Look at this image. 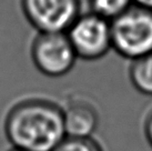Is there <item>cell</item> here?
Here are the masks:
<instances>
[{
  "instance_id": "9c48e42d",
  "label": "cell",
  "mask_w": 152,
  "mask_h": 151,
  "mask_svg": "<svg viewBox=\"0 0 152 151\" xmlns=\"http://www.w3.org/2000/svg\"><path fill=\"white\" fill-rule=\"evenodd\" d=\"M53 151H103V149L92 137L79 138L66 136Z\"/></svg>"
},
{
  "instance_id": "7c38bea8",
  "label": "cell",
  "mask_w": 152,
  "mask_h": 151,
  "mask_svg": "<svg viewBox=\"0 0 152 151\" xmlns=\"http://www.w3.org/2000/svg\"><path fill=\"white\" fill-rule=\"evenodd\" d=\"M8 151H28V150H25V149H20V148H16V147H12L10 150Z\"/></svg>"
},
{
  "instance_id": "ba28073f",
  "label": "cell",
  "mask_w": 152,
  "mask_h": 151,
  "mask_svg": "<svg viewBox=\"0 0 152 151\" xmlns=\"http://www.w3.org/2000/svg\"><path fill=\"white\" fill-rule=\"evenodd\" d=\"M89 2L91 12L109 21L124 12L133 4L132 0H89Z\"/></svg>"
},
{
  "instance_id": "7a4b0ae2",
  "label": "cell",
  "mask_w": 152,
  "mask_h": 151,
  "mask_svg": "<svg viewBox=\"0 0 152 151\" xmlns=\"http://www.w3.org/2000/svg\"><path fill=\"white\" fill-rule=\"evenodd\" d=\"M112 49L134 60L152 52V9L132 4L110 21Z\"/></svg>"
},
{
  "instance_id": "8fae6325",
  "label": "cell",
  "mask_w": 152,
  "mask_h": 151,
  "mask_svg": "<svg viewBox=\"0 0 152 151\" xmlns=\"http://www.w3.org/2000/svg\"><path fill=\"white\" fill-rule=\"evenodd\" d=\"M132 1H133V4H138V6L152 9V0H132Z\"/></svg>"
},
{
  "instance_id": "3957f363",
  "label": "cell",
  "mask_w": 152,
  "mask_h": 151,
  "mask_svg": "<svg viewBox=\"0 0 152 151\" xmlns=\"http://www.w3.org/2000/svg\"><path fill=\"white\" fill-rule=\"evenodd\" d=\"M78 58L94 61L112 49L110 21L93 12L80 13L66 31Z\"/></svg>"
},
{
  "instance_id": "277c9868",
  "label": "cell",
  "mask_w": 152,
  "mask_h": 151,
  "mask_svg": "<svg viewBox=\"0 0 152 151\" xmlns=\"http://www.w3.org/2000/svg\"><path fill=\"white\" fill-rule=\"evenodd\" d=\"M34 67L48 77H62L78 59L66 32H38L30 48Z\"/></svg>"
},
{
  "instance_id": "52a82bcc",
  "label": "cell",
  "mask_w": 152,
  "mask_h": 151,
  "mask_svg": "<svg viewBox=\"0 0 152 151\" xmlns=\"http://www.w3.org/2000/svg\"><path fill=\"white\" fill-rule=\"evenodd\" d=\"M129 77L139 92L152 96V52L131 60Z\"/></svg>"
},
{
  "instance_id": "5b68a950",
  "label": "cell",
  "mask_w": 152,
  "mask_h": 151,
  "mask_svg": "<svg viewBox=\"0 0 152 151\" xmlns=\"http://www.w3.org/2000/svg\"><path fill=\"white\" fill-rule=\"evenodd\" d=\"M20 6L38 32H66L81 13V0H20Z\"/></svg>"
},
{
  "instance_id": "30bf717a",
  "label": "cell",
  "mask_w": 152,
  "mask_h": 151,
  "mask_svg": "<svg viewBox=\"0 0 152 151\" xmlns=\"http://www.w3.org/2000/svg\"><path fill=\"white\" fill-rule=\"evenodd\" d=\"M144 134L149 144L152 147V112L150 113L144 122Z\"/></svg>"
},
{
  "instance_id": "8992f818",
  "label": "cell",
  "mask_w": 152,
  "mask_h": 151,
  "mask_svg": "<svg viewBox=\"0 0 152 151\" xmlns=\"http://www.w3.org/2000/svg\"><path fill=\"white\" fill-rule=\"evenodd\" d=\"M66 136L88 138L92 137L99 126L97 108L86 100H72L62 108Z\"/></svg>"
},
{
  "instance_id": "6da1fadb",
  "label": "cell",
  "mask_w": 152,
  "mask_h": 151,
  "mask_svg": "<svg viewBox=\"0 0 152 151\" xmlns=\"http://www.w3.org/2000/svg\"><path fill=\"white\" fill-rule=\"evenodd\" d=\"M4 133L12 147L53 151L66 137L62 108L45 99L20 101L9 110Z\"/></svg>"
}]
</instances>
